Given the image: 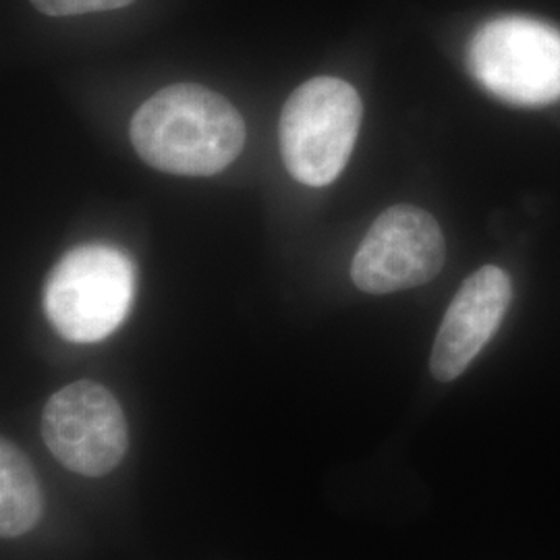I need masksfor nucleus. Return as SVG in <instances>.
<instances>
[{
    "label": "nucleus",
    "mask_w": 560,
    "mask_h": 560,
    "mask_svg": "<svg viewBox=\"0 0 560 560\" xmlns=\"http://www.w3.org/2000/svg\"><path fill=\"white\" fill-rule=\"evenodd\" d=\"M42 439L60 465L85 478L110 474L129 448L119 400L92 381L67 384L48 399L42 411Z\"/></svg>",
    "instance_id": "39448f33"
},
{
    "label": "nucleus",
    "mask_w": 560,
    "mask_h": 560,
    "mask_svg": "<svg viewBox=\"0 0 560 560\" xmlns=\"http://www.w3.org/2000/svg\"><path fill=\"white\" fill-rule=\"evenodd\" d=\"M361 98L339 78H314L287 98L279 120L280 154L293 179L324 187L339 177L360 133Z\"/></svg>",
    "instance_id": "f03ea898"
},
{
    "label": "nucleus",
    "mask_w": 560,
    "mask_h": 560,
    "mask_svg": "<svg viewBox=\"0 0 560 560\" xmlns=\"http://www.w3.org/2000/svg\"><path fill=\"white\" fill-rule=\"evenodd\" d=\"M511 279L497 266H483L460 284L434 340L430 370L434 378H459L494 337L511 303Z\"/></svg>",
    "instance_id": "0eeeda50"
},
{
    "label": "nucleus",
    "mask_w": 560,
    "mask_h": 560,
    "mask_svg": "<svg viewBox=\"0 0 560 560\" xmlns=\"http://www.w3.org/2000/svg\"><path fill=\"white\" fill-rule=\"evenodd\" d=\"M469 69L501 101L520 106L560 101V32L529 18L488 21L469 44Z\"/></svg>",
    "instance_id": "20e7f679"
},
{
    "label": "nucleus",
    "mask_w": 560,
    "mask_h": 560,
    "mask_svg": "<svg viewBox=\"0 0 560 560\" xmlns=\"http://www.w3.org/2000/svg\"><path fill=\"white\" fill-rule=\"evenodd\" d=\"M40 13L50 18H71L85 13L115 11L131 4L133 0H30Z\"/></svg>",
    "instance_id": "1a4fd4ad"
},
{
    "label": "nucleus",
    "mask_w": 560,
    "mask_h": 560,
    "mask_svg": "<svg viewBox=\"0 0 560 560\" xmlns=\"http://www.w3.org/2000/svg\"><path fill=\"white\" fill-rule=\"evenodd\" d=\"M129 138L141 161L180 177H212L245 145L240 110L198 83L162 88L136 110Z\"/></svg>",
    "instance_id": "f257e3e1"
},
{
    "label": "nucleus",
    "mask_w": 560,
    "mask_h": 560,
    "mask_svg": "<svg viewBox=\"0 0 560 560\" xmlns=\"http://www.w3.org/2000/svg\"><path fill=\"white\" fill-rule=\"evenodd\" d=\"M444 256V235L436 219L400 203L384 210L370 226L351 264V279L370 295L397 293L434 279Z\"/></svg>",
    "instance_id": "423d86ee"
},
{
    "label": "nucleus",
    "mask_w": 560,
    "mask_h": 560,
    "mask_svg": "<svg viewBox=\"0 0 560 560\" xmlns=\"http://www.w3.org/2000/svg\"><path fill=\"white\" fill-rule=\"evenodd\" d=\"M44 513L40 481L32 460L15 442H0V534L20 538L32 532Z\"/></svg>",
    "instance_id": "6e6552de"
},
{
    "label": "nucleus",
    "mask_w": 560,
    "mask_h": 560,
    "mask_svg": "<svg viewBox=\"0 0 560 560\" xmlns=\"http://www.w3.org/2000/svg\"><path fill=\"white\" fill-rule=\"evenodd\" d=\"M136 293V268L119 249L81 245L52 268L44 284V312L71 342H98L127 318Z\"/></svg>",
    "instance_id": "7ed1b4c3"
}]
</instances>
